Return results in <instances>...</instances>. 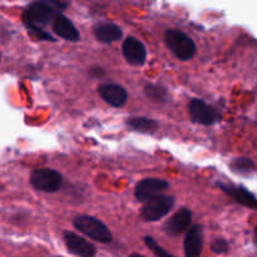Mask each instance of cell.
Returning <instances> with one entry per match:
<instances>
[{
    "label": "cell",
    "instance_id": "ffe728a7",
    "mask_svg": "<svg viewBox=\"0 0 257 257\" xmlns=\"http://www.w3.org/2000/svg\"><path fill=\"white\" fill-rule=\"evenodd\" d=\"M211 250L216 255H225V253L230 251V243L226 240H223V238H216L211 243Z\"/></svg>",
    "mask_w": 257,
    "mask_h": 257
},
{
    "label": "cell",
    "instance_id": "52a82bcc",
    "mask_svg": "<svg viewBox=\"0 0 257 257\" xmlns=\"http://www.w3.org/2000/svg\"><path fill=\"white\" fill-rule=\"evenodd\" d=\"M170 188V183L161 178H143L142 181L136 185L135 196L137 201L146 203L151 198L156 197L158 195H162L163 191Z\"/></svg>",
    "mask_w": 257,
    "mask_h": 257
},
{
    "label": "cell",
    "instance_id": "ac0fdd59",
    "mask_svg": "<svg viewBox=\"0 0 257 257\" xmlns=\"http://www.w3.org/2000/svg\"><path fill=\"white\" fill-rule=\"evenodd\" d=\"M230 168L232 170L233 173H237V175L241 176H248L255 171V163L250 158H235L230 163Z\"/></svg>",
    "mask_w": 257,
    "mask_h": 257
},
{
    "label": "cell",
    "instance_id": "277c9868",
    "mask_svg": "<svg viewBox=\"0 0 257 257\" xmlns=\"http://www.w3.org/2000/svg\"><path fill=\"white\" fill-rule=\"evenodd\" d=\"M173 206H175V197L168 195H158L143 205V207L141 208V217L146 222H156L166 217L170 211H172Z\"/></svg>",
    "mask_w": 257,
    "mask_h": 257
},
{
    "label": "cell",
    "instance_id": "44dd1931",
    "mask_svg": "<svg viewBox=\"0 0 257 257\" xmlns=\"http://www.w3.org/2000/svg\"><path fill=\"white\" fill-rule=\"evenodd\" d=\"M89 73L92 75H94V77H99V75H103L104 74V70L102 69V68H92V69H89Z\"/></svg>",
    "mask_w": 257,
    "mask_h": 257
},
{
    "label": "cell",
    "instance_id": "3957f363",
    "mask_svg": "<svg viewBox=\"0 0 257 257\" xmlns=\"http://www.w3.org/2000/svg\"><path fill=\"white\" fill-rule=\"evenodd\" d=\"M165 40L168 49L182 62L191 60L197 52V47L192 38L178 29H168L165 34Z\"/></svg>",
    "mask_w": 257,
    "mask_h": 257
},
{
    "label": "cell",
    "instance_id": "9a60e30c",
    "mask_svg": "<svg viewBox=\"0 0 257 257\" xmlns=\"http://www.w3.org/2000/svg\"><path fill=\"white\" fill-rule=\"evenodd\" d=\"M93 33H94L95 39L103 44H110L123 38L122 28L118 27L114 23H100L95 25Z\"/></svg>",
    "mask_w": 257,
    "mask_h": 257
},
{
    "label": "cell",
    "instance_id": "30bf717a",
    "mask_svg": "<svg viewBox=\"0 0 257 257\" xmlns=\"http://www.w3.org/2000/svg\"><path fill=\"white\" fill-rule=\"evenodd\" d=\"M122 53L128 64L133 67H142L147 59V50L145 44L135 37H128L123 40Z\"/></svg>",
    "mask_w": 257,
    "mask_h": 257
},
{
    "label": "cell",
    "instance_id": "6da1fadb",
    "mask_svg": "<svg viewBox=\"0 0 257 257\" xmlns=\"http://www.w3.org/2000/svg\"><path fill=\"white\" fill-rule=\"evenodd\" d=\"M68 7L63 2H34L30 3L23 12V23L30 34L39 40L55 42L54 38L44 30L47 25L53 23L54 18Z\"/></svg>",
    "mask_w": 257,
    "mask_h": 257
},
{
    "label": "cell",
    "instance_id": "d6986e66",
    "mask_svg": "<svg viewBox=\"0 0 257 257\" xmlns=\"http://www.w3.org/2000/svg\"><path fill=\"white\" fill-rule=\"evenodd\" d=\"M145 243H146V246L150 248V251H152V252L155 253L157 257H176V256H173L172 253L168 252L167 250H165V248H163L162 246H161L160 243H158L157 241L152 237V236H146Z\"/></svg>",
    "mask_w": 257,
    "mask_h": 257
},
{
    "label": "cell",
    "instance_id": "2e32d148",
    "mask_svg": "<svg viewBox=\"0 0 257 257\" xmlns=\"http://www.w3.org/2000/svg\"><path fill=\"white\" fill-rule=\"evenodd\" d=\"M125 123L131 130L145 135H155L160 128V123L157 120L147 117H131L125 120Z\"/></svg>",
    "mask_w": 257,
    "mask_h": 257
},
{
    "label": "cell",
    "instance_id": "5b68a950",
    "mask_svg": "<svg viewBox=\"0 0 257 257\" xmlns=\"http://www.w3.org/2000/svg\"><path fill=\"white\" fill-rule=\"evenodd\" d=\"M30 185L37 191L55 193L63 185V176L53 168H37L30 173Z\"/></svg>",
    "mask_w": 257,
    "mask_h": 257
},
{
    "label": "cell",
    "instance_id": "8992f818",
    "mask_svg": "<svg viewBox=\"0 0 257 257\" xmlns=\"http://www.w3.org/2000/svg\"><path fill=\"white\" fill-rule=\"evenodd\" d=\"M188 113L191 120L201 125H212L220 120V114L217 110L206 103L203 99L193 98L188 104Z\"/></svg>",
    "mask_w": 257,
    "mask_h": 257
},
{
    "label": "cell",
    "instance_id": "7402d4cb",
    "mask_svg": "<svg viewBox=\"0 0 257 257\" xmlns=\"http://www.w3.org/2000/svg\"><path fill=\"white\" fill-rule=\"evenodd\" d=\"M253 242L257 246V226L255 227V232H253Z\"/></svg>",
    "mask_w": 257,
    "mask_h": 257
},
{
    "label": "cell",
    "instance_id": "9c48e42d",
    "mask_svg": "<svg viewBox=\"0 0 257 257\" xmlns=\"http://www.w3.org/2000/svg\"><path fill=\"white\" fill-rule=\"evenodd\" d=\"M192 222V211L187 207H182L177 211L170 220L163 225V231L170 236H180L183 232H187Z\"/></svg>",
    "mask_w": 257,
    "mask_h": 257
},
{
    "label": "cell",
    "instance_id": "603a6c76",
    "mask_svg": "<svg viewBox=\"0 0 257 257\" xmlns=\"http://www.w3.org/2000/svg\"><path fill=\"white\" fill-rule=\"evenodd\" d=\"M130 257H146V256L140 255V253H132V255H130Z\"/></svg>",
    "mask_w": 257,
    "mask_h": 257
},
{
    "label": "cell",
    "instance_id": "7a4b0ae2",
    "mask_svg": "<svg viewBox=\"0 0 257 257\" xmlns=\"http://www.w3.org/2000/svg\"><path fill=\"white\" fill-rule=\"evenodd\" d=\"M73 225L79 232L99 243L112 242L113 235L105 223L89 215H78L73 220Z\"/></svg>",
    "mask_w": 257,
    "mask_h": 257
},
{
    "label": "cell",
    "instance_id": "5bb4252c",
    "mask_svg": "<svg viewBox=\"0 0 257 257\" xmlns=\"http://www.w3.org/2000/svg\"><path fill=\"white\" fill-rule=\"evenodd\" d=\"M52 29L58 37L63 38V39L68 40V42L77 43L80 40V34L77 28H75V25L73 24L69 18H67L62 13H59L54 18L52 23Z\"/></svg>",
    "mask_w": 257,
    "mask_h": 257
},
{
    "label": "cell",
    "instance_id": "7c38bea8",
    "mask_svg": "<svg viewBox=\"0 0 257 257\" xmlns=\"http://www.w3.org/2000/svg\"><path fill=\"white\" fill-rule=\"evenodd\" d=\"M98 93L105 103L114 108H122L128 100V92L119 84L105 83L98 87Z\"/></svg>",
    "mask_w": 257,
    "mask_h": 257
},
{
    "label": "cell",
    "instance_id": "e0dca14e",
    "mask_svg": "<svg viewBox=\"0 0 257 257\" xmlns=\"http://www.w3.org/2000/svg\"><path fill=\"white\" fill-rule=\"evenodd\" d=\"M145 93L148 99L155 103H167L170 99L167 88L158 83H147L145 85Z\"/></svg>",
    "mask_w": 257,
    "mask_h": 257
},
{
    "label": "cell",
    "instance_id": "ba28073f",
    "mask_svg": "<svg viewBox=\"0 0 257 257\" xmlns=\"http://www.w3.org/2000/svg\"><path fill=\"white\" fill-rule=\"evenodd\" d=\"M63 240L68 252L72 255L77 257H95L97 255V247L92 242L72 231H64Z\"/></svg>",
    "mask_w": 257,
    "mask_h": 257
},
{
    "label": "cell",
    "instance_id": "8fae6325",
    "mask_svg": "<svg viewBox=\"0 0 257 257\" xmlns=\"http://www.w3.org/2000/svg\"><path fill=\"white\" fill-rule=\"evenodd\" d=\"M218 187L223 191L232 200H235L238 205L245 206L251 210L257 211V197L252 192L243 186L231 185V183H218Z\"/></svg>",
    "mask_w": 257,
    "mask_h": 257
},
{
    "label": "cell",
    "instance_id": "4fadbf2b",
    "mask_svg": "<svg viewBox=\"0 0 257 257\" xmlns=\"http://www.w3.org/2000/svg\"><path fill=\"white\" fill-rule=\"evenodd\" d=\"M185 257H201L203 250V228L201 225L191 226L183 241Z\"/></svg>",
    "mask_w": 257,
    "mask_h": 257
}]
</instances>
